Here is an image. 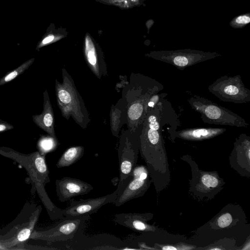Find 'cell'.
Here are the masks:
<instances>
[{"mask_svg": "<svg viewBox=\"0 0 250 250\" xmlns=\"http://www.w3.org/2000/svg\"><path fill=\"white\" fill-rule=\"evenodd\" d=\"M188 103L206 124L245 128L249 125L240 115L201 96L191 95Z\"/></svg>", "mask_w": 250, "mask_h": 250, "instance_id": "1", "label": "cell"}, {"mask_svg": "<svg viewBox=\"0 0 250 250\" xmlns=\"http://www.w3.org/2000/svg\"><path fill=\"white\" fill-rule=\"evenodd\" d=\"M208 89L210 93L224 102L247 104L250 102V90L245 86L239 75L221 76Z\"/></svg>", "mask_w": 250, "mask_h": 250, "instance_id": "2", "label": "cell"}, {"mask_svg": "<svg viewBox=\"0 0 250 250\" xmlns=\"http://www.w3.org/2000/svg\"><path fill=\"white\" fill-rule=\"evenodd\" d=\"M221 56L215 52L191 49L158 50L148 54V56L155 60L171 64L180 70Z\"/></svg>", "mask_w": 250, "mask_h": 250, "instance_id": "3", "label": "cell"}, {"mask_svg": "<svg viewBox=\"0 0 250 250\" xmlns=\"http://www.w3.org/2000/svg\"><path fill=\"white\" fill-rule=\"evenodd\" d=\"M118 196L116 189L111 194L95 198L71 200L70 204L63 210L64 217L90 215L96 212L103 206L115 202Z\"/></svg>", "mask_w": 250, "mask_h": 250, "instance_id": "4", "label": "cell"}, {"mask_svg": "<svg viewBox=\"0 0 250 250\" xmlns=\"http://www.w3.org/2000/svg\"><path fill=\"white\" fill-rule=\"evenodd\" d=\"M56 185L59 200L62 202L76 196L86 194L93 189L90 184L69 177L56 180Z\"/></svg>", "mask_w": 250, "mask_h": 250, "instance_id": "5", "label": "cell"}, {"mask_svg": "<svg viewBox=\"0 0 250 250\" xmlns=\"http://www.w3.org/2000/svg\"><path fill=\"white\" fill-rule=\"evenodd\" d=\"M89 215L64 217L54 228L51 238L55 241H66L72 239L83 231Z\"/></svg>", "mask_w": 250, "mask_h": 250, "instance_id": "6", "label": "cell"}, {"mask_svg": "<svg viewBox=\"0 0 250 250\" xmlns=\"http://www.w3.org/2000/svg\"><path fill=\"white\" fill-rule=\"evenodd\" d=\"M144 170L142 167L134 168L132 178L114 203L115 206H121L129 200L142 195L146 188V179H143L140 176L141 173Z\"/></svg>", "mask_w": 250, "mask_h": 250, "instance_id": "7", "label": "cell"}, {"mask_svg": "<svg viewBox=\"0 0 250 250\" xmlns=\"http://www.w3.org/2000/svg\"><path fill=\"white\" fill-rule=\"evenodd\" d=\"M34 123L56 139L54 128V115L47 90L43 92V109L39 115L32 117Z\"/></svg>", "mask_w": 250, "mask_h": 250, "instance_id": "8", "label": "cell"}, {"mask_svg": "<svg viewBox=\"0 0 250 250\" xmlns=\"http://www.w3.org/2000/svg\"><path fill=\"white\" fill-rule=\"evenodd\" d=\"M226 131V128L222 127H199L186 128L177 131L172 130L171 133L183 139L196 140L213 138Z\"/></svg>", "mask_w": 250, "mask_h": 250, "instance_id": "9", "label": "cell"}, {"mask_svg": "<svg viewBox=\"0 0 250 250\" xmlns=\"http://www.w3.org/2000/svg\"><path fill=\"white\" fill-rule=\"evenodd\" d=\"M82 146H72L65 151L58 161L56 166L58 168L67 167L80 160L84 154Z\"/></svg>", "mask_w": 250, "mask_h": 250, "instance_id": "10", "label": "cell"}, {"mask_svg": "<svg viewBox=\"0 0 250 250\" xmlns=\"http://www.w3.org/2000/svg\"><path fill=\"white\" fill-rule=\"evenodd\" d=\"M34 61V58H32L23 63L16 69L7 73L5 75L0 79V86L4 85L6 83L13 80L18 76L23 73Z\"/></svg>", "mask_w": 250, "mask_h": 250, "instance_id": "11", "label": "cell"}, {"mask_svg": "<svg viewBox=\"0 0 250 250\" xmlns=\"http://www.w3.org/2000/svg\"><path fill=\"white\" fill-rule=\"evenodd\" d=\"M85 46V53L88 62L94 71L98 73V62L94 47L92 44H89L87 39H86Z\"/></svg>", "mask_w": 250, "mask_h": 250, "instance_id": "12", "label": "cell"}, {"mask_svg": "<svg viewBox=\"0 0 250 250\" xmlns=\"http://www.w3.org/2000/svg\"><path fill=\"white\" fill-rule=\"evenodd\" d=\"M250 23V13L239 15L233 18L229 22V25L235 29L242 28Z\"/></svg>", "mask_w": 250, "mask_h": 250, "instance_id": "13", "label": "cell"}, {"mask_svg": "<svg viewBox=\"0 0 250 250\" xmlns=\"http://www.w3.org/2000/svg\"><path fill=\"white\" fill-rule=\"evenodd\" d=\"M34 165L38 172L42 175L43 181L48 177V170L44 158L38 155L34 160Z\"/></svg>", "mask_w": 250, "mask_h": 250, "instance_id": "14", "label": "cell"}, {"mask_svg": "<svg viewBox=\"0 0 250 250\" xmlns=\"http://www.w3.org/2000/svg\"><path fill=\"white\" fill-rule=\"evenodd\" d=\"M202 181L208 187L214 188L218 185L217 179L210 175H204L202 177Z\"/></svg>", "mask_w": 250, "mask_h": 250, "instance_id": "15", "label": "cell"}, {"mask_svg": "<svg viewBox=\"0 0 250 250\" xmlns=\"http://www.w3.org/2000/svg\"><path fill=\"white\" fill-rule=\"evenodd\" d=\"M232 222V218L229 213L222 215L218 219V225L220 228L229 226Z\"/></svg>", "mask_w": 250, "mask_h": 250, "instance_id": "16", "label": "cell"}, {"mask_svg": "<svg viewBox=\"0 0 250 250\" xmlns=\"http://www.w3.org/2000/svg\"><path fill=\"white\" fill-rule=\"evenodd\" d=\"M31 233V229L25 228L22 229L18 234L17 239L19 241H24L28 239Z\"/></svg>", "mask_w": 250, "mask_h": 250, "instance_id": "17", "label": "cell"}, {"mask_svg": "<svg viewBox=\"0 0 250 250\" xmlns=\"http://www.w3.org/2000/svg\"><path fill=\"white\" fill-rule=\"evenodd\" d=\"M41 147L44 151H48L53 146V141L51 139L43 140L40 144Z\"/></svg>", "mask_w": 250, "mask_h": 250, "instance_id": "18", "label": "cell"}, {"mask_svg": "<svg viewBox=\"0 0 250 250\" xmlns=\"http://www.w3.org/2000/svg\"><path fill=\"white\" fill-rule=\"evenodd\" d=\"M14 128V126L8 123L0 120V132L6 131Z\"/></svg>", "mask_w": 250, "mask_h": 250, "instance_id": "19", "label": "cell"}, {"mask_svg": "<svg viewBox=\"0 0 250 250\" xmlns=\"http://www.w3.org/2000/svg\"><path fill=\"white\" fill-rule=\"evenodd\" d=\"M54 39V36L52 35L48 36L45 38L42 42L40 47L42 46L43 45L46 44L51 42H52Z\"/></svg>", "mask_w": 250, "mask_h": 250, "instance_id": "20", "label": "cell"}, {"mask_svg": "<svg viewBox=\"0 0 250 250\" xmlns=\"http://www.w3.org/2000/svg\"><path fill=\"white\" fill-rule=\"evenodd\" d=\"M163 250H175L177 249L173 246H166L162 248Z\"/></svg>", "mask_w": 250, "mask_h": 250, "instance_id": "21", "label": "cell"}, {"mask_svg": "<svg viewBox=\"0 0 250 250\" xmlns=\"http://www.w3.org/2000/svg\"><path fill=\"white\" fill-rule=\"evenodd\" d=\"M148 23H147V26L148 28V30H149V29L151 28V27L153 25L154 22L153 20H150L149 21H147Z\"/></svg>", "mask_w": 250, "mask_h": 250, "instance_id": "22", "label": "cell"}, {"mask_svg": "<svg viewBox=\"0 0 250 250\" xmlns=\"http://www.w3.org/2000/svg\"><path fill=\"white\" fill-rule=\"evenodd\" d=\"M0 249H3V248H1V246L0 245Z\"/></svg>", "mask_w": 250, "mask_h": 250, "instance_id": "23", "label": "cell"}]
</instances>
